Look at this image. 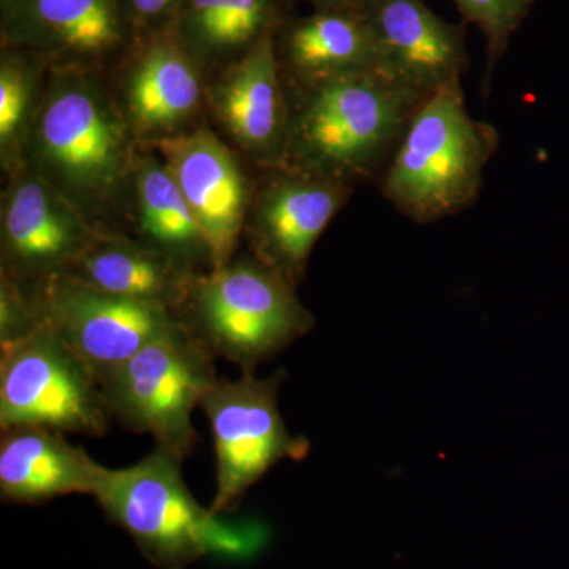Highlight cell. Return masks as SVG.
Wrapping results in <instances>:
<instances>
[{
	"label": "cell",
	"mask_w": 569,
	"mask_h": 569,
	"mask_svg": "<svg viewBox=\"0 0 569 569\" xmlns=\"http://www.w3.org/2000/svg\"><path fill=\"white\" fill-rule=\"evenodd\" d=\"M47 59L32 52L2 48L0 59V151L3 167L20 168L22 146L40 97L37 84Z\"/></svg>",
	"instance_id": "obj_22"
},
{
	"label": "cell",
	"mask_w": 569,
	"mask_h": 569,
	"mask_svg": "<svg viewBox=\"0 0 569 569\" xmlns=\"http://www.w3.org/2000/svg\"><path fill=\"white\" fill-rule=\"evenodd\" d=\"M133 183L141 244L193 274L212 271L208 242L167 163L138 157Z\"/></svg>",
	"instance_id": "obj_21"
},
{
	"label": "cell",
	"mask_w": 569,
	"mask_h": 569,
	"mask_svg": "<svg viewBox=\"0 0 569 569\" xmlns=\"http://www.w3.org/2000/svg\"><path fill=\"white\" fill-rule=\"evenodd\" d=\"M176 317L213 358L242 373H253L316 325L295 284L258 258L194 277Z\"/></svg>",
	"instance_id": "obj_5"
},
{
	"label": "cell",
	"mask_w": 569,
	"mask_h": 569,
	"mask_svg": "<svg viewBox=\"0 0 569 569\" xmlns=\"http://www.w3.org/2000/svg\"><path fill=\"white\" fill-rule=\"evenodd\" d=\"M107 467L66 433L47 427H13L0 438V498L10 505H41L96 492Z\"/></svg>",
	"instance_id": "obj_18"
},
{
	"label": "cell",
	"mask_w": 569,
	"mask_h": 569,
	"mask_svg": "<svg viewBox=\"0 0 569 569\" xmlns=\"http://www.w3.org/2000/svg\"><path fill=\"white\" fill-rule=\"evenodd\" d=\"M219 380L213 356L179 321L141 348L100 385L112 419L149 433L183 460L200 437L193 410Z\"/></svg>",
	"instance_id": "obj_6"
},
{
	"label": "cell",
	"mask_w": 569,
	"mask_h": 569,
	"mask_svg": "<svg viewBox=\"0 0 569 569\" xmlns=\"http://www.w3.org/2000/svg\"><path fill=\"white\" fill-rule=\"evenodd\" d=\"M287 86L290 126L280 167L350 186L377 181L432 92L385 67Z\"/></svg>",
	"instance_id": "obj_1"
},
{
	"label": "cell",
	"mask_w": 569,
	"mask_h": 569,
	"mask_svg": "<svg viewBox=\"0 0 569 569\" xmlns=\"http://www.w3.org/2000/svg\"><path fill=\"white\" fill-rule=\"evenodd\" d=\"M182 462L156 445L134 466L107 468L92 497L156 568L187 569L204 557H257L268 542L263 523L228 519L198 503L183 481Z\"/></svg>",
	"instance_id": "obj_3"
},
{
	"label": "cell",
	"mask_w": 569,
	"mask_h": 569,
	"mask_svg": "<svg viewBox=\"0 0 569 569\" xmlns=\"http://www.w3.org/2000/svg\"><path fill=\"white\" fill-rule=\"evenodd\" d=\"M500 141L468 111L462 80L448 82L415 112L378 186L411 222H440L477 203Z\"/></svg>",
	"instance_id": "obj_4"
},
{
	"label": "cell",
	"mask_w": 569,
	"mask_h": 569,
	"mask_svg": "<svg viewBox=\"0 0 569 569\" xmlns=\"http://www.w3.org/2000/svg\"><path fill=\"white\" fill-rule=\"evenodd\" d=\"M463 22L477 26L486 41L485 91L498 62L507 54L512 37L530 14L535 0H452Z\"/></svg>",
	"instance_id": "obj_23"
},
{
	"label": "cell",
	"mask_w": 569,
	"mask_h": 569,
	"mask_svg": "<svg viewBox=\"0 0 569 569\" xmlns=\"http://www.w3.org/2000/svg\"><path fill=\"white\" fill-rule=\"evenodd\" d=\"M26 284L41 323L81 359L99 385L178 323L167 307L103 293L69 276Z\"/></svg>",
	"instance_id": "obj_9"
},
{
	"label": "cell",
	"mask_w": 569,
	"mask_h": 569,
	"mask_svg": "<svg viewBox=\"0 0 569 569\" xmlns=\"http://www.w3.org/2000/svg\"><path fill=\"white\" fill-rule=\"evenodd\" d=\"M63 276L93 290L167 307L176 313L198 274L141 242L97 231L91 244Z\"/></svg>",
	"instance_id": "obj_20"
},
{
	"label": "cell",
	"mask_w": 569,
	"mask_h": 569,
	"mask_svg": "<svg viewBox=\"0 0 569 569\" xmlns=\"http://www.w3.org/2000/svg\"><path fill=\"white\" fill-rule=\"evenodd\" d=\"M302 2H307L309 6H312L313 10H328L355 6L359 0H302Z\"/></svg>",
	"instance_id": "obj_26"
},
{
	"label": "cell",
	"mask_w": 569,
	"mask_h": 569,
	"mask_svg": "<svg viewBox=\"0 0 569 569\" xmlns=\"http://www.w3.org/2000/svg\"><path fill=\"white\" fill-rule=\"evenodd\" d=\"M111 421L99 381L47 325L0 350V430L47 427L103 437Z\"/></svg>",
	"instance_id": "obj_7"
},
{
	"label": "cell",
	"mask_w": 569,
	"mask_h": 569,
	"mask_svg": "<svg viewBox=\"0 0 569 569\" xmlns=\"http://www.w3.org/2000/svg\"><path fill=\"white\" fill-rule=\"evenodd\" d=\"M97 231L50 183L20 167L2 198V272L22 283L63 276Z\"/></svg>",
	"instance_id": "obj_11"
},
{
	"label": "cell",
	"mask_w": 569,
	"mask_h": 569,
	"mask_svg": "<svg viewBox=\"0 0 569 569\" xmlns=\"http://www.w3.org/2000/svg\"><path fill=\"white\" fill-rule=\"evenodd\" d=\"M181 0H123L134 37L171 31Z\"/></svg>",
	"instance_id": "obj_25"
},
{
	"label": "cell",
	"mask_w": 569,
	"mask_h": 569,
	"mask_svg": "<svg viewBox=\"0 0 569 569\" xmlns=\"http://www.w3.org/2000/svg\"><path fill=\"white\" fill-rule=\"evenodd\" d=\"M263 186L253 190L249 211L254 258L298 287L305 279L318 239L343 206L346 183L295 168H269Z\"/></svg>",
	"instance_id": "obj_10"
},
{
	"label": "cell",
	"mask_w": 569,
	"mask_h": 569,
	"mask_svg": "<svg viewBox=\"0 0 569 569\" xmlns=\"http://www.w3.org/2000/svg\"><path fill=\"white\" fill-rule=\"evenodd\" d=\"M2 48L91 67L126 54L134 32L123 0H0Z\"/></svg>",
	"instance_id": "obj_12"
},
{
	"label": "cell",
	"mask_w": 569,
	"mask_h": 569,
	"mask_svg": "<svg viewBox=\"0 0 569 569\" xmlns=\"http://www.w3.org/2000/svg\"><path fill=\"white\" fill-rule=\"evenodd\" d=\"M284 372L219 380L201 400L216 448L217 485L211 508L219 515L238 509L252 486L280 460L305 459L310 443L291 436L279 411Z\"/></svg>",
	"instance_id": "obj_8"
},
{
	"label": "cell",
	"mask_w": 569,
	"mask_h": 569,
	"mask_svg": "<svg viewBox=\"0 0 569 569\" xmlns=\"http://www.w3.org/2000/svg\"><path fill=\"white\" fill-rule=\"evenodd\" d=\"M41 326L39 309L26 283L2 272L0 279V350L17 346Z\"/></svg>",
	"instance_id": "obj_24"
},
{
	"label": "cell",
	"mask_w": 569,
	"mask_h": 569,
	"mask_svg": "<svg viewBox=\"0 0 569 569\" xmlns=\"http://www.w3.org/2000/svg\"><path fill=\"white\" fill-rule=\"evenodd\" d=\"M156 144L200 224L212 269L230 263L253 197L234 153L204 129Z\"/></svg>",
	"instance_id": "obj_13"
},
{
	"label": "cell",
	"mask_w": 569,
	"mask_h": 569,
	"mask_svg": "<svg viewBox=\"0 0 569 569\" xmlns=\"http://www.w3.org/2000/svg\"><path fill=\"white\" fill-rule=\"evenodd\" d=\"M206 100L231 141L264 168L283 163L290 100L276 51V33L264 37L220 70Z\"/></svg>",
	"instance_id": "obj_14"
},
{
	"label": "cell",
	"mask_w": 569,
	"mask_h": 569,
	"mask_svg": "<svg viewBox=\"0 0 569 569\" xmlns=\"http://www.w3.org/2000/svg\"><path fill=\"white\" fill-rule=\"evenodd\" d=\"M126 54L122 112L133 134L159 142L182 133L204 102V70L171 31L134 37Z\"/></svg>",
	"instance_id": "obj_15"
},
{
	"label": "cell",
	"mask_w": 569,
	"mask_h": 569,
	"mask_svg": "<svg viewBox=\"0 0 569 569\" xmlns=\"http://www.w3.org/2000/svg\"><path fill=\"white\" fill-rule=\"evenodd\" d=\"M132 134L96 69L51 63L22 146L21 167L50 183L92 223L133 179Z\"/></svg>",
	"instance_id": "obj_2"
},
{
	"label": "cell",
	"mask_w": 569,
	"mask_h": 569,
	"mask_svg": "<svg viewBox=\"0 0 569 569\" xmlns=\"http://www.w3.org/2000/svg\"><path fill=\"white\" fill-rule=\"evenodd\" d=\"M293 0H181L176 39L201 69L222 70L279 32L290 20Z\"/></svg>",
	"instance_id": "obj_19"
},
{
	"label": "cell",
	"mask_w": 569,
	"mask_h": 569,
	"mask_svg": "<svg viewBox=\"0 0 569 569\" xmlns=\"http://www.w3.org/2000/svg\"><path fill=\"white\" fill-rule=\"evenodd\" d=\"M381 63L426 92L462 80L470 66L467 22H449L425 0H359Z\"/></svg>",
	"instance_id": "obj_16"
},
{
	"label": "cell",
	"mask_w": 569,
	"mask_h": 569,
	"mask_svg": "<svg viewBox=\"0 0 569 569\" xmlns=\"http://www.w3.org/2000/svg\"><path fill=\"white\" fill-rule=\"evenodd\" d=\"M276 51L288 86L383 67L376 36L359 2L291 17L276 33Z\"/></svg>",
	"instance_id": "obj_17"
}]
</instances>
